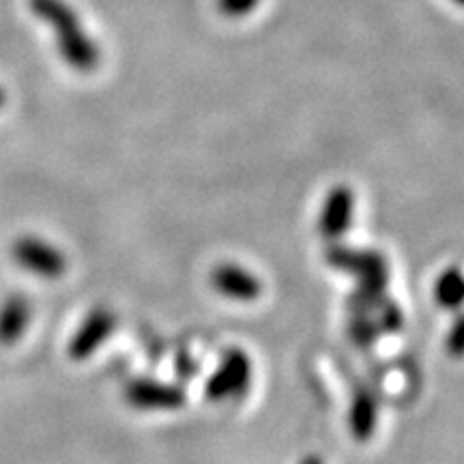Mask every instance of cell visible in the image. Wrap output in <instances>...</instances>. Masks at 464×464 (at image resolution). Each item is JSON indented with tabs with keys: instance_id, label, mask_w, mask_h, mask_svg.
<instances>
[{
	"instance_id": "1",
	"label": "cell",
	"mask_w": 464,
	"mask_h": 464,
	"mask_svg": "<svg viewBox=\"0 0 464 464\" xmlns=\"http://www.w3.org/2000/svg\"><path fill=\"white\" fill-rule=\"evenodd\" d=\"M28 7L54 31L56 50L69 67L80 73H91L100 67V45L82 26V20L72 5L65 0H28Z\"/></svg>"
},
{
	"instance_id": "2",
	"label": "cell",
	"mask_w": 464,
	"mask_h": 464,
	"mask_svg": "<svg viewBox=\"0 0 464 464\" xmlns=\"http://www.w3.org/2000/svg\"><path fill=\"white\" fill-rule=\"evenodd\" d=\"M11 258L17 266L42 280H61L67 274V258L54 243L42 237L22 235L11 246Z\"/></svg>"
},
{
	"instance_id": "3",
	"label": "cell",
	"mask_w": 464,
	"mask_h": 464,
	"mask_svg": "<svg viewBox=\"0 0 464 464\" xmlns=\"http://www.w3.org/2000/svg\"><path fill=\"white\" fill-rule=\"evenodd\" d=\"M252 359L247 353L243 348H228L207 382V398L213 402L243 398L252 385Z\"/></svg>"
},
{
	"instance_id": "4",
	"label": "cell",
	"mask_w": 464,
	"mask_h": 464,
	"mask_svg": "<svg viewBox=\"0 0 464 464\" xmlns=\"http://www.w3.org/2000/svg\"><path fill=\"white\" fill-rule=\"evenodd\" d=\"M329 263L340 269L351 271L362 280V299H379L387 284V265L379 254L353 252L346 247H335L329 252Z\"/></svg>"
},
{
	"instance_id": "5",
	"label": "cell",
	"mask_w": 464,
	"mask_h": 464,
	"mask_svg": "<svg viewBox=\"0 0 464 464\" xmlns=\"http://www.w3.org/2000/svg\"><path fill=\"white\" fill-rule=\"evenodd\" d=\"M353 216H355V194L348 185H335L323 200L318 230L327 241H338L351 230Z\"/></svg>"
},
{
	"instance_id": "6",
	"label": "cell",
	"mask_w": 464,
	"mask_h": 464,
	"mask_svg": "<svg viewBox=\"0 0 464 464\" xmlns=\"http://www.w3.org/2000/svg\"><path fill=\"white\" fill-rule=\"evenodd\" d=\"M116 327V316L108 307H95L89 316L84 318L78 332L73 334L72 342H69V357L73 362H82V359L91 357L92 353L112 335Z\"/></svg>"
},
{
	"instance_id": "7",
	"label": "cell",
	"mask_w": 464,
	"mask_h": 464,
	"mask_svg": "<svg viewBox=\"0 0 464 464\" xmlns=\"http://www.w3.org/2000/svg\"><path fill=\"white\" fill-rule=\"evenodd\" d=\"M125 400L133 409L140 411H174L185 404V393L181 387L149 379H136L127 385Z\"/></svg>"
},
{
	"instance_id": "8",
	"label": "cell",
	"mask_w": 464,
	"mask_h": 464,
	"mask_svg": "<svg viewBox=\"0 0 464 464\" xmlns=\"http://www.w3.org/2000/svg\"><path fill=\"white\" fill-rule=\"evenodd\" d=\"M211 286L232 301H256L263 295V282L258 276L241 265H218L211 274Z\"/></svg>"
},
{
	"instance_id": "9",
	"label": "cell",
	"mask_w": 464,
	"mask_h": 464,
	"mask_svg": "<svg viewBox=\"0 0 464 464\" xmlns=\"http://www.w3.org/2000/svg\"><path fill=\"white\" fill-rule=\"evenodd\" d=\"M31 301L24 295H9L0 304V344L14 346L15 342L24 338L28 324H31Z\"/></svg>"
},
{
	"instance_id": "10",
	"label": "cell",
	"mask_w": 464,
	"mask_h": 464,
	"mask_svg": "<svg viewBox=\"0 0 464 464\" xmlns=\"http://www.w3.org/2000/svg\"><path fill=\"white\" fill-rule=\"evenodd\" d=\"M376 400L370 392H357L351 404V415H348V423H351L353 437L359 440L370 439L376 428Z\"/></svg>"
},
{
	"instance_id": "11",
	"label": "cell",
	"mask_w": 464,
	"mask_h": 464,
	"mask_svg": "<svg viewBox=\"0 0 464 464\" xmlns=\"http://www.w3.org/2000/svg\"><path fill=\"white\" fill-rule=\"evenodd\" d=\"M434 301L443 310H460L464 305V271L448 266L434 282Z\"/></svg>"
},
{
	"instance_id": "12",
	"label": "cell",
	"mask_w": 464,
	"mask_h": 464,
	"mask_svg": "<svg viewBox=\"0 0 464 464\" xmlns=\"http://www.w3.org/2000/svg\"><path fill=\"white\" fill-rule=\"evenodd\" d=\"M445 351L454 359L464 357V312L458 314L456 321L451 323L448 338H445Z\"/></svg>"
},
{
	"instance_id": "13",
	"label": "cell",
	"mask_w": 464,
	"mask_h": 464,
	"mask_svg": "<svg viewBox=\"0 0 464 464\" xmlns=\"http://www.w3.org/2000/svg\"><path fill=\"white\" fill-rule=\"evenodd\" d=\"M216 5L219 14L237 20V17H246L252 14L260 5V0H216Z\"/></svg>"
},
{
	"instance_id": "14",
	"label": "cell",
	"mask_w": 464,
	"mask_h": 464,
	"mask_svg": "<svg viewBox=\"0 0 464 464\" xmlns=\"http://www.w3.org/2000/svg\"><path fill=\"white\" fill-rule=\"evenodd\" d=\"M301 464H324L323 460H321V458H318V456H307L305 458V460L304 462H301Z\"/></svg>"
},
{
	"instance_id": "15",
	"label": "cell",
	"mask_w": 464,
	"mask_h": 464,
	"mask_svg": "<svg viewBox=\"0 0 464 464\" xmlns=\"http://www.w3.org/2000/svg\"><path fill=\"white\" fill-rule=\"evenodd\" d=\"M5 102H7V92H5L3 86H0V108L5 106Z\"/></svg>"
},
{
	"instance_id": "16",
	"label": "cell",
	"mask_w": 464,
	"mask_h": 464,
	"mask_svg": "<svg viewBox=\"0 0 464 464\" xmlns=\"http://www.w3.org/2000/svg\"><path fill=\"white\" fill-rule=\"evenodd\" d=\"M456 5H460V7H464V0H454Z\"/></svg>"
}]
</instances>
